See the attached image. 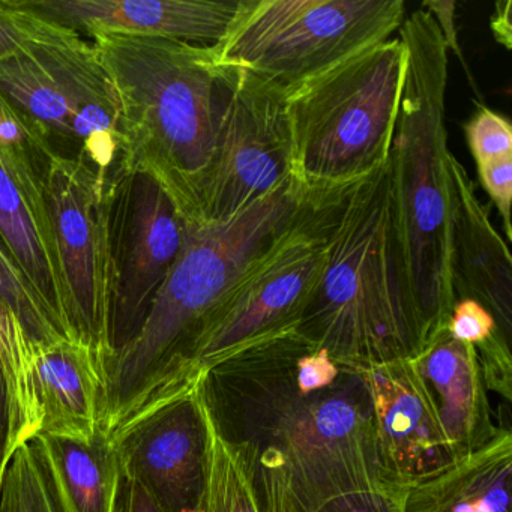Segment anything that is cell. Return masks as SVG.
<instances>
[{
	"mask_svg": "<svg viewBox=\"0 0 512 512\" xmlns=\"http://www.w3.org/2000/svg\"><path fill=\"white\" fill-rule=\"evenodd\" d=\"M310 346L296 331L275 335L224 356L197 383L260 512H314L338 494L388 484L364 368L343 365L332 382Z\"/></svg>",
	"mask_w": 512,
	"mask_h": 512,
	"instance_id": "6da1fadb",
	"label": "cell"
},
{
	"mask_svg": "<svg viewBox=\"0 0 512 512\" xmlns=\"http://www.w3.org/2000/svg\"><path fill=\"white\" fill-rule=\"evenodd\" d=\"M305 191L295 182L223 224H187L181 253L136 337L103 362L100 427L112 436L196 388L197 347L236 284L290 226Z\"/></svg>",
	"mask_w": 512,
	"mask_h": 512,
	"instance_id": "7a4b0ae2",
	"label": "cell"
},
{
	"mask_svg": "<svg viewBox=\"0 0 512 512\" xmlns=\"http://www.w3.org/2000/svg\"><path fill=\"white\" fill-rule=\"evenodd\" d=\"M296 332L347 367L413 359L424 349L401 263L388 164L335 196L325 265Z\"/></svg>",
	"mask_w": 512,
	"mask_h": 512,
	"instance_id": "3957f363",
	"label": "cell"
},
{
	"mask_svg": "<svg viewBox=\"0 0 512 512\" xmlns=\"http://www.w3.org/2000/svg\"><path fill=\"white\" fill-rule=\"evenodd\" d=\"M91 43L121 106V169L151 176L187 224H202L200 193L226 98L208 47L137 35Z\"/></svg>",
	"mask_w": 512,
	"mask_h": 512,
	"instance_id": "277c9868",
	"label": "cell"
},
{
	"mask_svg": "<svg viewBox=\"0 0 512 512\" xmlns=\"http://www.w3.org/2000/svg\"><path fill=\"white\" fill-rule=\"evenodd\" d=\"M398 38L406 49V73L388 166L404 278L428 343L445 328L455 304L445 125L449 50L424 7L406 16Z\"/></svg>",
	"mask_w": 512,
	"mask_h": 512,
	"instance_id": "5b68a950",
	"label": "cell"
},
{
	"mask_svg": "<svg viewBox=\"0 0 512 512\" xmlns=\"http://www.w3.org/2000/svg\"><path fill=\"white\" fill-rule=\"evenodd\" d=\"M406 49L389 38L286 94L292 176L305 193L343 190L388 164Z\"/></svg>",
	"mask_w": 512,
	"mask_h": 512,
	"instance_id": "8992f818",
	"label": "cell"
},
{
	"mask_svg": "<svg viewBox=\"0 0 512 512\" xmlns=\"http://www.w3.org/2000/svg\"><path fill=\"white\" fill-rule=\"evenodd\" d=\"M403 0H239L212 62L239 68L289 94L356 53L392 38Z\"/></svg>",
	"mask_w": 512,
	"mask_h": 512,
	"instance_id": "52a82bcc",
	"label": "cell"
},
{
	"mask_svg": "<svg viewBox=\"0 0 512 512\" xmlns=\"http://www.w3.org/2000/svg\"><path fill=\"white\" fill-rule=\"evenodd\" d=\"M338 191L305 193L295 220L236 284L197 347L199 379L242 347L296 331L322 275Z\"/></svg>",
	"mask_w": 512,
	"mask_h": 512,
	"instance_id": "ba28073f",
	"label": "cell"
},
{
	"mask_svg": "<svg viewBox=\"0 0 512 512\" xmlns=\"http://www.w3.org/2000/svg\"><path fill=\"white\" fill-rule=\"evenodd\" d=\"M217 67L226 98L200 193L202 224L229 223L295 182L286 94L248 71Z\"/></svg>",
	"mask_w": 512,
	"mask_h": 512,
	"instance_id": "9c48e42d",
	"label": "cell"
},
{
	"mask_svg": "<svg viewBox=\"0 0 512 512\" xmlns=\"http://www.w3.org/2000/svg\"><path fill=\"white\" fill-rule=\"evenodd\" d=\"M110 181L80 158L61 154L53 157L46 176L47 205L67 286L71 338L91 347L103 362L112 355Z\"/></svg>",
	"mask_w": 512,
	"mask_h": 512,
	"instance_id": "30bf717a",
	"label": "cell"
},
{
	"mask_svg": "<svg viewBox=\"0 0 512 512\" xmlns=\"http://www.w3.org/2000/svg\"><path fill=\"white\" fill-rule=\"evenodd\" d=\"M185 232L187 221L151 176L124 170L113 176L109 184L112 355L142 328L158 290L181 253Z\"/></svg>",
	"mask_w": 512,
	"mask_h": 512,
	"instance_id": "8fae6325",
	"label": "cell"
},
{
	"mask_svg": "<svg viewBox=\"0 0 512 512\" xmlns=\"http://www.w3.org/2000/svg\"><path fill=\"white\" fill-rule=\"evenodd\" d=\"M121 472L163 512H196L208 481L209 428L197 386L112 434Z\"/></svg>",
	"mask_w": 512,
	"mask_h": 512,
	"instance_id": "7c38bea8",
	"label": "cell"
},
{
	"mask_svg": "<svg viewBox=\"0 0 512 512\" xmlns=\"http://www.w3.org/2000/svg\"><path fill=\"white\" fill-rule=\"evenodd\" d=\"M373 404L380 472L407 488L457 460L410 359L364 368Z\"/></svg>",
	"mask_w": 512,
	"mask_h": 512,
	"instance_id": "4fadbf2b",
	"label": "cell"
},
{
	"mask_svg": "<svg viewBox=\"0 0 512 512\" xmlns=\"http://www.w3.org/2000/svg\"><path fill=\"white\" fill-rule=\"evenodd\" d=\"M23 4L80 35H137L212 47L229 29L239 0H23Z\"/></svg>",
	"mask_w": 512,
	"mask_h": 512,
	"instance_id": "5bb4252c",
	"label": "cell"
},
{
	"mask_svg": "<svg viewBox=\"0 0 512 512\" xmlns=\"http://www.w3.org/2000/svg\"><path fill=\"white\" fill-rule=\"evenodd\" d=\"M451 242L449 286L454 302L475 301L496 320L511 341L512 260L508 244L494 229L487 208L463 164L451 154Z\"/></svg>",
	"mask_w": 512,
	"mask_h": 512,
	"instance_id": "9a60e30c",
	"label": "cell"
},
{
	"mask_svg": "<svg viewBox=\"0 0 512 512\" xmlns=\"http://www.w3.org/2000/svg\"><path fill=\"white\" fill-rule=\"evenodd\" d=\"M41 44L70 101L74 157L112 179L124 151L121 106L112 80L91 41L77 32L55 23Z\"/></svg>",
	"mask_w": 512,
	"mask_h": 512,
	"instance_id": "2e32d148",
	"label": "cell"
},
{
	"mask_svg": "<svg viewBox=\"0 0 512 512\" xmlns=\"http://www.w3.org/2000/svg\"><path fill=\"white\" fill-rule=\"evenodd\" d=\"M0 236L47 310L71 338L67 286L47 205L46 179L4 149H0Z\"/></svg>",
	"mask_w": 512,
	"mask_h": 512,
	"instance_id": "e0dca14e",
	"label": "cell"
},
{
	"mask_svg": "<svg viewBox=\"0 0 512 512\" xmlns=\"http://www.w3.org/2000/svg\"><path fill=\"white\" fill-rule=\"evenodd\" d=\"M410 361L458 458L487 445L502 430L494 425L472 344L458 341L445 326Z\"/></svg>",
	"mask_w": 512,
	"mask_h": 512,
	"instance_id": "ac0fdd59",
	"label": "cell"
},
{
	"mask_svg": "<svg viewBox=\"0 0 512 512\" xmlns=\"http://www.w3.org/2000/svg\"><path fill=\"white\" fill-rule=\"evenodd\" d=\"M101 368L100 356L76 340L34 346L32 370L41 413L38 433L76 439L97 434L103 406Z\"/></svg>",
	"mask_w": 512,
	"mask_h": 512,
	"instance_id": "d6986e66",
	"label": "cell"
},
{
	"mask_svg": "<svg viewBox=\"0 0 512 512\" xmlns=\"http://www.w3.org/2000/svg\"><path fill=\"white\" fill-rule=\"evenodd\" d=\"M512 434L457 458L439 472L409 485L403 512H511Z\"/></svg>",
	"mask_w": 512,
	"mask_h": 512,
	"instance_id": "ffe728a7",
	"label": "cell"
},
{
	"mask_svg": "<svg viewBox=\"0 0 512 512\" xmlns=\"http://www.w3.org/2000/svg\"><path fill=\"white\" fill-rule=\"evenodd\" d=\"M29 443L58 512H113L121 466L107 431L91 439L38 433Z\"/></svg>",
	"mask_w": 512,
	"mask_h": 512,
	"instance_id": "44dd1931",
	"label": "cell"
},
{
	"mask_svg": "<svg viewBox=\"0 0 512 512\" xmlns=\"http://www.w3.org/2000/svg\"><path fill=\"white\" fill-rule=\"evenodd\" d=\"M52 28L43 37L0 59V94L38 122L53 145L56 140L67 145L65 157H74L70 101L41 44Z\"/></svg>",
	"mask_w": 512,
	"mask_h": 512,
	"instance_id": "7402d4cb",
	"label": "cell"
},
{
	"mask_svg": "<svg viewBox=\"0 0 512 512\" xmlns=\"http://www.w3.org/2000/svg\"><path fill=\"white\" fill-rule=\"evenodd\" d=\"M34 344L10 307L0 301V364L4 367L22 418L23 439L40 431L41 413L32 370Z\"/></svg>",
	"mask_w": 512,
	"mask_h": 512,
	"instance_id": "603a6c76",
	"label": "cell"
},
{
	"mask_svg": "<svg viewBox=\"0 0 512 512\" xmlns=\"http://www.w3.org/2000/svg\"><path fill=\"white\" fill-rule=\"evenodd\" d=\"M206 419L209 428L208 481L202 505L196 512H260L247 469L235 451L218 436L208 415Z\"/></svg>",
	"mask_w": 512,
	"mask_h": 512,
	"instance_id": "cb8c5ba5",
	"label": "cell"
},
{
	"mask_svg": "<svg viewBox=\"0 0 512 512\" xmlns=\"http://www.w3.org/2000/svg\"><path fill=\"white\" fill-rule=\"evenodd\" d=\"M0 301L7 304L31 338L32 344L71 340L47 310L34 286L23 274L10 248L0 236Z\"/></svg>",
	"mask_w": 512,
	"mask_h": 512,
	"instance_id": "d4e9b609",
	"label": "cell"
},
{
	"mask_svg": "<svg viewBox=\"0 0 512 512\" xmlns=\"http://www.w3.org/2000/svg\"><path fill=\"white\" fill-rule=\"evenodd\" d=\"M0 512H58L31 443L17 448L0 487Z\"/></svg>",
	"mask_w": 512,
	"mask_h": 512,
	"instance_id": "484cf974",
	"label": "cell"
},
{
	"mask_svg": "<svg viewBox=\"0 0 512 512\" xmlns=\"http://www.w3.org/2000/svg\"><path fill=\"white\" fill-rule=\"evenodd\" d=\"M0 149L25 160L46 179L59 154L43 127L0 94Z\"/></svg>",
	"mask_w": 512,
	"mask_h": 512,
	"instance_id": "4316f807",
	"label": "cell"
},
{
	"mask_svg": "<svg viewBox=\"0 0 512 512\" xmlns=\"http://www.w3.org/2000/svg\"><path fill=\"white\" fill-rule=\"evenodd\" d=\"M464 133L476 164L512 155L511 122L487 107H479Z\"/></svg>",
	"mask_w": 512,
	"mask_h": 512,
	"instance_id": "83f0119b",
	"label": "cell"
},
{
	"mask_svg": "<svg viewBox=\"0 0 512 512\" xmlns=\"http://www.w3.org/2000/svg\"><path fill=\"white\" fill-rule=\"evenodd\" d=\"M52 25L23 0H0V59L43 37Z\"/></svg>",
	"mask_w": 512,
	"mask_h": 512,
	"instance_id": "f1b7e54d",
	"label": "cell"
},
{
	"mask_svg": "<svg viewBox=\"0 0 512 512\" xmlns=\"http://www.w3.org/2000/svg\"><path fill=\"white\" fill-rule=\"evenodd\" d=\"M406 488L377 484L332 497L314 512H403Z\"/></svg>",
	"mask_w": 512,
	"mask_h": 512,
	"instance_id": "f546056e",
	"label": "cell"
},
{
	"mask_svg": "<svg viewBox=\"0 0 512 512\" xmlns=\"http://www.w3.org/2000/svg\"><path fill=\"white\" fill-rule=\"evenodd\" d=\"M509 346L511 341L496 332L485 343L475 347L485 388L505 398L506 403L512 400V358Z\"/></svg>",
	"mask_w": 512,
	"mask_h": 512,
	"instance_id": "4dcf8cb0",
	"label": "cell"
},
{
	"mask_svg": "<svg viewBox=\"0 0 512 512\" xmlns=\"http://www.w3.org/2000/svg\"><path fill=\"white\" fill-rule=\"evenodd\" d=\"M25 443L19 406L10 379L0 364V487L11 458Z\"/></svg>",
	"mask_w": 512,
	"mask_h": 512,
	"instance_id": "1f68e13d",
	"label": "cell"
},
{
	"mask_svg": "<svg viewBox=\"0 0 512 512\" xmlns=\"http://www.w3.org/2000/svg\"><path fill=\"white\" fill-rule=\"evenodd\" d=\"M479 181L496 205L503 221V232L506 241L512 239L511 200H512V155L494 158L476 164Z\"/></svg>",
	"mask_w": 512,
	"mask_h": 512,
	"instance_id": "d6a6232c",
	"label": "cell"
},
{
	"mask_svg": "<svg viewBox=\"0 0 512 512\" xmlns=\"http://www.w3.org/2000/svg\"><path fill=\"white\" fill-rule=\"evenodd\" d=\"M446 329L452 337L472 344L473 347L485 343L496 332H500L493 316L481 304L469 299L455 302Z\"/></svg>",
	"mask_w": 512,
	"mask_h": 512,
	"instance_id": "836d02e7",
	"label": "cell"
},
{
	"mask_svg": "<svg viewBox=\"0 0 512 512\" xmlns=\"http://www.w3.org/2000/svg\"><path fill=\"white\" fill-rule=\"evenodd\" d=\"M425 10L430 11L431 16L436 20L439 25L440 32H442L443 40H445L446 47L448 50H454V55L457 56L458 61L466 67L464 64L463 52H461L460 44H458L457 28H455V2H440V0H427L422 4ZM467 77H469L470 85L473 86L476 92L479 94L478 88L475 86L472 77H470L469 70H467Z\"/></svg>",
	"mask_w": 512,
	"mask_h": 512,
	"instance_id": "e575fe53",
	"label": "cell"
},
{
	"mask_svg": "<svg viewBox=\"0 0 512 512\" xmlns=\"http://www.w3.org/2000/svg\"><path fill=\"white\" fill-rule=\"evenodd\" d=\"M113 512H163L148 491L121 472Z\"/></svg>",
	"mask_w": 512,
	"mask_h": 512,
	"instance_id": "d590c367",
	"label": "cell"
},
{
	"mask_svg": "<svg viewBox=\"0 0 512 512\" xmlns=\"http://www.w3.org/2000/svg\"><path fill=\"white\" fill-rule=\"evenodd\" d=\"M491 31L497 43L502 44L506 50H511L512 25L511 2H497L496 11L491 19Z\"/></svg>",
	"mask_w": 512,
	"mask_h": 512,
	"instance_id": "8d00e7d4",
	"label": "cell"
}]
</instances>
